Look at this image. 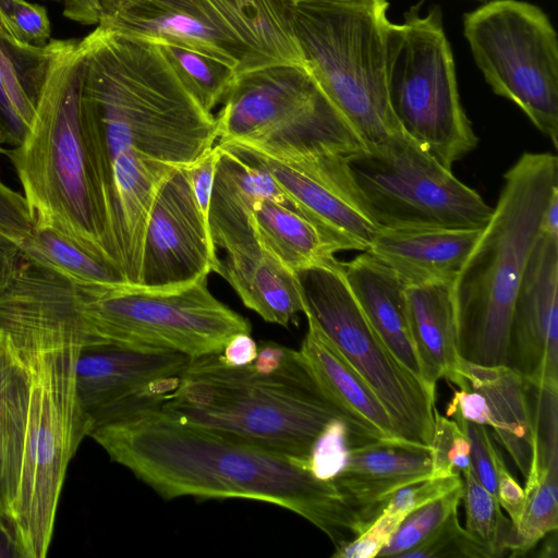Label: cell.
Segmentation results:
<instances>
[{"instance_id":"6da1fadb","label":"cell","mask_w":558,"mask_h":558,"mask_svg":"<svg viewBox=\"0 0 558 558\" xmlns=\"http://www.w3.org/2000/svg\"><path fill=\"white\" fill-rule=\"evenodd\" d=\"M110 459L165 499H250L304 518L335 548L367 529L332 482L319 481L306 462L143 408L90 428Z\"/></svg>"},{"instance_id":"7a4b0ae2","label":"cell","mask_w":558,"mask_h":558,"mask_svg":"<svg viewBox=\"0 0 558 558\" xmlns=\"http://www.w3.org/2000/svg\"><path fill=\"white\" fill-rule=\"evenodd\" d=\"M90 288L21 251L19 332L29 397L11 518L21 558L46 557L69 463L88 436L76 395V362L87 343L83 303Z\"/></svg>"},{"instance_id":"3957f363","label":"cell","mask_w":558,"mask_h":558,"mask_svg":"<svg viewBox=\"0 0 558 558\" xmlns=\"http://www.w3.org/2000/svg\"><path fill=\"white\" fill-rule=\"evenodd\" d=\"M80 47L82 113L105 187L106 169L118 156L187 167L215 147L216 117L184 86L156 40L98 23Z\"/></svg>"},{"instance_id":"277c9868","label":"cell","mask_w":558,"mask_h":558,"mask_svg":"<svg viewBox=\"0 0 558 558\" xmlns=\"http://www.w3.org/2000/svg\"><path fill=\"white\" fill-rule=\"evenodd\" d=\"M81 87L80 39H50L29 132L21 145L2 153L39 227L123 271L113 211L83 119Z\"/></svg>"},{"instance_id":"5b68a950","label":"cell","mask_w":558,"mask_h":558,"mask_svg":"<svg viewBox=\"0 0 558 558\" xmlns=\"http://www.w3.org/2000/svg\"><path fill=\"white\" fill-rule=\"evenodd\" d=\"M159 407L183 422L305 462L332 418L349 424L353 446L377 440L328 397L295 350L272 372L228 365L220 352L192 359Z\"/></svg>"},{"instance_id":"8992f818","label":"cell","mask_w":558,"mask_h":558,"mask_svg":"<svg viewBox=\"0 0 558 558\" xmlns=\"http://www.w3.org/2000/svg\"><path fill=\"white\" fill-rule=\"evenodd\" d=\"M556 190L558 159L549 153H524L506 172L490 219L452 283L463 360L507 365L515 298Z\"/></svg>"},{"instance_id":"52a82bcc","label":"cell","mask_w":558,"mask_h":558,"mask_svg":"<svg viewBox=\"0 0 558 558\" xmlns=\"http://www.w3.org/2000/svg\"><path fill=\"white\" fill-rule=\"evenodd\" d=\"M387 0L291 5L290 24L305 66L365 146L400 131L385 68Z\"/></svg>"},{"instance_id":"ba28073f","label":"cell","mask_w":558,"mask_h":558,"mask_svg":"<svg viewBox=\"0 0 558 558\" xmlns=\"http://www.w3.org/2000/svg\"><path fill=\"white\" fill-rule=\"evenodd\" d=\"M216 116L217 143L277 157L336 154L365 144L303 63H274L236 74Z\"/></svg>"},{"instance_id":"9c48e42d","label":"cell","mask_w":558,"mask_h":558,"mask_svg":"<svg viewBox=\"0 0 558 558\" xmlns=\"http://www.w3.org/2000/svg\"><path fill=\"white\" fill-rule=\"evenodd\" d=\"M420 4L385 28L391 110L410 138L448 169L478 142L460 101L454 61L438 7Z\"/></svg>"},{"instance_id":"30bf717a","label":"cell","mask_w":558,"mask_h":558,"mask_svg":"<svg viewBox=\"0 0 558 558\" xmlns=\"http://www.w3.org/2000/svg\"><path fill=\"white\" fill-rule=\"evenodd\" d=\"M286 0H142L101 19L117 31L179 44L242 73L303 63Z\"/></svg>"},{"instance_id":"8fae6325","label":"cell","mask_w":558,"mask_h":558,"mask_svg":"<svg viewBox=\"0 0 558 558\" xmlns=\"http://www.w3.org/2000/svg\"><path fill=\"white\" fill-rule=\"evenodd\" d=\"M208 277L169 289L90 288L83 303L87 344L110 343L180 352L190 359L221 352L250 322L220 302Z\"/></svg>"},{"instance_id":"7c38bea8","label":"cell","mask_w":558,"mask_h":558,"mask_svg":"<svg viewBox=\"0 0 558 558\" xmlns=\"http://www.w3.org/2000/svg\"><path fill=\"white\" fill-rule=\"evenodd\" d=\"M380 229H483L493 207L400 131L347 157Z\"/></svg>"},{"instance_id":"4fadbf2b","label":"cell","mask_w":558,"mask_h":558,"mask_svg":"<svg viewBox=\"0 0 558 558\" xmlns=\"http://www.w3.org/2000/svg\"><path fill=\"white\" fill-rule=\"evenodd\" d=\"M310 316L362 375L390 414L400 438L429 446L436 388L415 376L375 331L337 259L295 272Z\"/></svg>"},{"instance_id":"5bb4252c","label":"cell","mask_w":558,"mask_h":558,"mask_svg":"<svg viewBox=\"0 0 558 558\" xmlns=\"http://www.w3.org/2000/svg\"><path fill=\"white\" fill-rule=\"evenodd\" d=\"M463 34L493 92L558 148V39L546 13L525 1L490 0L464 15Z\"/></svg>"},{"instance_id":"9a60e30c","label":"cell","mask_w":558,"mask_h":558,"mask_svg":"<svg viewBox=\"0 0 558 558\" xmlns=\"http://www.w3.org/2000/svg\"><path fill=\"white\" fill-rule=\"evenodd\" d=\"M216 144L264 168L291 207L315 223L341 252H366L379 232L347 157L336 154L276 157L241 144Z\"/></svg>"},{"instance_id":"2e32d148","label":"cell","mask_w":558,"mask_h":558,"mask_svg":"<svg viewBox=\"0 0 558 558\" xmlns=\"http://www.w3.org/2000/svg\"><path fill=\"white\" fill-rule=\"evenodd\" d=\"M191 360L174 351L84 344L76 362V395L88 433L121 415L159 407Z\"/></svg>"},{"instance_id":"e0dca14e","label":"cell","mask_w":558,"mask_h":558,"mask_svg":"<svg viewBox=\"0 0 558 558\" xmlns=\"http://www.w3.org/2000/svg\"><path fill=\"white\" fill-rule=\"evenodd\" d=\"M219 257L195 205L185 167L161 185L146 226L135 287L169 289L215 272Z\"/></svg>"},{"instance_id":"ac0fdd59","label":"cell","mask_w":558,"mask_h":558,"mask_svg":"<svg viewBox=\"0 0 558 558\" xmlns=\"http://www.w3.org/2000/svg\"><path fill=\"white\" fill-rule=\"evenodd\" d=\"M20 255L0 235V520L10 525L22 473L29 397L19 332Z\"/></svg>"},{"instance_id":"d6986e66","label":"cell","mask_w":558,"mask_h":558,"mask_svg":"<svg viewBox=\"0 0 558 558\" xmlns=\"http://www.w3.org/2000/svg\"><path fill=\"white\" fill-rule=\"evenodd\" d=\"M507 366L558 392V236L539 234L515 298Z\"/></svg>"},{"instance_id":"ffe728a7","label":"cell","mask_w":558,"mask_h":558,"mask_svg":"<svg viewBox=\"0 0 558 558\" xmlns=\"http://www.w3.org/2000/svg\"><path fill=\"white\" fill-rule=\"evenodd\" d=\"M448 380L459 389L447 405L446 416L492 427L494 438L526 478L533 430L530 384L510 366H484L462 357Z\"/></svg>"},{"instance_id":"44dd1931","label":"cell","mask_w":558,"mask_h":558,"mask_svg":"<svg viewBox=\"0 0 558 558\" xmlns=\"http://www.w3.org/2000/svg\"><path fill=\"white\" fill-rule=\"evenodd\" d=\"M430 475V446L393 438L352 446L345 468L331 482L369 526L389 494Z\"/></svg>"},{"instance_id":"7402d4cb","label":"cell","mask_w":558,"mask_h":558,"mask_svg":"<svg viewBox=\"0 0 558 558\" xmlns=\"http://www.w3.org/2000/svg\"><path fill=\"white\" fill-rule=\"evenodd\" d=\"M216 146L218 158L208 214L213 242L226 254L252 250L258 245L251 225L256 206L268 199L291 205L264 168Z\"/></svg>"},{"instance_id":"603a6c76","label":"cell","mask_w":558,"mask_h":558,"mask_svg":"<svg viewBox=\"0 0 558 558\" xmlns=\"http://www.w3.org/2000/svg\"><path fill=\"white\" fill-rule=\"evenodd\" d=\"M0 235L38 263L78 284L100 289L131 286L118 266L92 255L61 233L39 227L25 197L1 181Z\"/></svg>"},{"instance_id":"cb8c5ba5","label":"cell","mask_w":558,"mask_h":558,"mask_svg":"<svg viewBox=\"0 0 558 558\" xmlns=\"http://www.w3.org/2000/svg\"><path fill=\"white\" fill-rule=\"evenodd\" d=\"M483 229H380L366 252L407 287L453 283Z\"/></svg>"},{"instance_id":"d4e9b609","label":"cell","mask_w":558,"mask_h":558,"mask_svg":"<svg viewBox=\"0 0 558 558\" xmlns=\"http://www.w3.org/2000/svg\"><path fill=\"white\" fill-rule=\"evenodd\" d=\"M342 267L352 293L375 331L396 359L424 380L410 328L407 284L368 252L342 263Z\"/></svg>"},{"instance_id":"484cf974","label":"cell","mask_w":558,"mask_h":558,"mask_svg":"<svg viewBox=\"0 0 558 558\" xmlns=\"http://www.w3.org/2000/svg\"><path fill=\"white\" fill-rule=\"evenodd\" d=\"M299 354L319 386L368 436L400 438L387 409L333 343L310 317Z\"/></svg>"},{"instance_id":"4316f807","label":"cell","mask_w":558,"mask_h":558,"mask_svg":"<svg viewBox=\"0 0 558 558\" xmlns=\"http://www.w3.org/2000/svg\"><path fill=\"white\" fill-rule=\"evenodd\" d=\"M215 272L265 322L288 327L304 311L296 274L259 245L226 254Z\"/></svg>"},{"instance_id":"83f0119b","label":"cell","mask_w":558,"mask_h":558,"mask_svg":"<svg viewBox=\"0 0 558 558\" xmlns=\"http://www.w3.org/2000/svg\"><path fill=\"white\" fill-rule=\"evenodd\" d=\"M412 339L421 362L424 380L449 379L460 355L452 283H427L405 289Z\"/></svg>"},{"instance_id":"f1b7e54d","label":"cell","mask_w":558,"mask_h":558,"mask_svg":"<svg viewBox=\"0 0 558 558\" xmlns=\"http://www.w3.org/2000/svg\"><path fill=\"white\" fill-rule=\"evenodd\" d=\"M251 225L257 244L293 272L332 262L341 252L315 223L275 201L259 203Z\"/></svg>"},{"instance_id":"f546056e","label":"cell","mask_w":558,"mask_h":558,"mask_svg":"<svg viewBox=\"0 0 558 558\" xmlns=\"http://www.w3.org/2000/svg\"><path fill=\"white\" fill-rule=\"evenodd\" d=\"M23 47L0 37V126L7 144L14 147L25 140L35 116L44 50L34 68L24 73L17 62Z\"/></svg>"},{"instance_id":"4dcf8cb0","label":"cell","mask_w":558,"mask_h":558,"mask_svg":"<svg viewBox=\"0 0 558 558\" xmlns=\"http://www.w3.org/2000/svg\"><path fill=\"white\" fill-rule=\"evenodd\" d=\"M525 483V506L513 532L509 556H524L558 527V468L530 472Z\"/></svg>"},{"instance_id":"1f68e13d","label":"cell","mask_w":558,"mask_h":558,"mask_svg":"<svg viewBox=\"0 0 558 558\" xmlns=\"http://www.w3.org/2000/svg\"><path fill=\"white\" fill-rule=\"evenodd\" d=\"M157 43L184 86L206 111L211 112L222 102L238 74L234 69L185 46Z\"/></svg>"},{"instance_id":"d6a6232c","label":"cell","mask_w":558,"mask_h":558,"mask_svg":"<svg viewBox=\"0 0 558 558\" xmlns=\"http://www.w3.org/2000/svg\"><path fill=\"white\" fill-rule=\"evenodd\" d=\"M461 474L466 532L486 548L490 558L506 556L513 535L511 521L502 514L496 496L481 484L471 466Z\"/></svg>"},{"instance_id":"836d02e7","label":"cell","mask_w":558,"mask_h":558,"mask_svg":"<svg viewBox=\"0 0 558 558\" xmlns=\"http://www.w3.org/2000/svg\"><path fill=\"white\" fill-rule=\"evenodd\" d=\"M462 494L463 485L405 515L378 557H402L421 545L458 511Z\"/></svg>"},{"instance_id":"e575fe53","label":"cell","mask_w":558,"mask_h":558,"mask_svg":"<svg viewBox=\"0 0 558 558\" xmlns=\"http://www.w3.org/2000/svg\"><path fill=\"white\" fill-rule=\"evenodd\" d=\"M1 38L24 46L44 47L51 25L44 7L26 0H0Z\"/></svg>"},{"instance_id":"d590c367","label":"cell","mask_w":558,"mask_h":558,"mask_svg":"<svg viewBox=\"0 0 558 558\" xmlns=\"http://www.w3.org/2000/svg\"><path fill=\"white\" fill-rule=\"evenodd\" d=\"M353 446L349 424L342 418H332L314 440L306 466L319 481H333L345 468Z\"/></svg>"},{"instance_id":"8d00e7d4","label":"cell","mask_w":558,"mask_h":558,"mask_svg":"<svg viewBox=\"0 0 558 558\" xmlns=\"http://www.w3.org/2000/svg\"><path fill=\"white\" fill-rule=\"evenodd\" d=\"M432 475L444 477L461 474L471 466V446L468 436L454 420L441 415L437 409L430 441Z\"/></svg>"},{"instance_id":"74e56055","label":"cell","mask_w":558,"mask_h":558,"mask_svg":"<svg viewBox=\"0 0 558 558\" xmlns=\"http://www.w3.org/2000/svg\"><path fill=\"white\" fill-rule=\"evenodd\" d=\"M468 557L490 558L486 548L459 523L457 511L441 526L402 558Z\"/></svg>"},{"instance_id":"f35d334b","label":"cell","mask_w":558,"mask_h":558,"mask_svg":"<svg viewBox=\"0 0 558 558\" xmlns=\"http://www.w3.org/2000/svg\"><path fill=\"white\" fill-rule=\"evenodd\" d=\"M463 485L461 474L444 477H427L389 494L383 501V512L404 513L416 510Z\"/></svg>"},{"instance_id":"ab89813d","label":"cell","mask_w":558,"mask_h":558,"mask_svg":"<svg viewBox=\"0 0 558 558\" xmlns=\"http://www.w3.org/2000/svg\"><path fill=\"white\" fill-rule=\"evenodd\" d=\"M453 420L469 438L471 468L475 476L488 492L496 496L497 463L502 456L494 445L487 426L459 416H453Z\"/></svg>"},{"instance_id":"60d3db41","label":"cell","mask_w":558,"mask_h":558,"mask_svg":"<svg viewBox=\"0 0 558 558\" xmlns=\"http://www.w3.org/2000/svg\"><path fill=\"white\" fill-rule=\"evenodd\" d=\"M404 513L381 512L375 521L351 542L336 548L333 558H373L381 549L405 518Z\"/></svg>"},{"instance_id":"b9f144b4","label":"cell","mask_w":558,"mask_h":558,"mask_svg":"<svg viewBox=\"0 0 558 558\" xmlns=\"http://www.w3.org/2000/svg\"><path fill=\"white\" fill-rule=\"evenodd\" d=\"M496 498L500 507L508 513L514 532L524 511L525 493L508 471L502 457L497 463Z\"/></svg>"},{"instance_id":"7bdbcfd3","label":"cell","mask_w":558,"mask_h":558,"mask_svg":"<svg viewBox=\"0 0 558 558\" xmlns=\"http://www.w3.org/2000/svg\"><path fill=\"white\" fill-rule=\"evenodd\" d=\"M62 8L63 15L82 25H97L105 15V0H44Z\"/></svg>"},{"instance_id":"ee69618b","label":"cell","mask_w":558,"mask_h":558,"mask_svg":"<svg viewBox=\"0 0 558 558\" xmlns=\"http://www.w3.org/2000/svg\"><path fill=\"white\" fill-rule=\"evenodd\" d=\"M258 344L250 332L234 335L220 352L222 361L231 366H246L257 356Z\"/></svg>"},{"instance_id":"f6af8a7d","label":"cell","mask_w":558,"mask_h":558,"mask_svg":"<svg viewBox=\"0 0 558 558\" xmlns=\"http://www.w3.org/2000/svg\"><path fill=\"white\" fill-rule=\"evenodd\" d=\"M541 233L558 236V190L554 191L541 220Z\"/></svg>"},{"instance_id":"bcb514c9","label":"cell","mask_w":558,"mask_h":558,"mask_svg":"<svg viewBox=\"0 0 558 558\" xmlns=\"http://www.w3.org/2000/svg\"><path fill=\"white\" fill-rule=\"evenodd\" d=\"M142 0H105V16L123 11Z\"/></svg>"},{"instance_id":"7dc6e473","label":"cell","mask_w":558,"mask_h":558,"mask_svg":"<svg viewBox=\"0 0 558 558\" xmlns=\"http://www.w3.org/2000/svg\"><path fill=\"white\" fill-rule=\"evenodd\" d=\"M291 4L302 3V2H315V1H355V0H286Z\"/></svg>"},{"instance_id":"c3c4849f","label":"cell","mask_w":558,"mask_h":558,"mask_svg":"<svg viewBox=\"0 0 558 558\" xmlns=\"http://www.w3.org/2000/svg\"><path fill=\"white\" fill-rule=\"evenodd\" d=\"M2 144H7L4 133L0 126V153H2L3 148L1 147Z\"/></svg>"},{"instance_id":"681fc988","label":"cell","mask_w":558,"mask_h":558,"mask_svg":"<svg viewBox=\"0 0 558 558\" xmlns=\"http://www.w3.org/2000/svg\"><path fill=\"white\" fill-rule=\"evenodd\" d=\"M0 36H1V28H0Z\"/></svg>"}]
</instances>
